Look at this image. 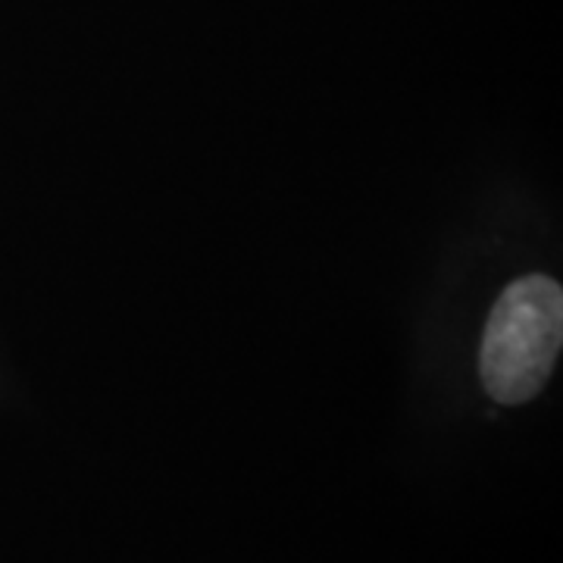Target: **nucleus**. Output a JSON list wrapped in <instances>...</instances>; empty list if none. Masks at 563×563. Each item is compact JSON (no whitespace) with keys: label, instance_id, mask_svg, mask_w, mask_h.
I'll list each match as a JSON object with an SVG mask.
<instances>
[{"label":"nucleus","instance_id":"nucleus-1","mask_svg":"<svg viewBox=\"0 0 563 563\" xmlns=\"http://www.w3.org/2000/svg\"><path fill=\"white\" fill-rule=\"evenodd\" d=\"M563 342V291L548 276L510 282L485 325L479 369L498 404H523L548 383Z\"/></svg>","mask_w":563,"mask_h":563}]
</instances>
